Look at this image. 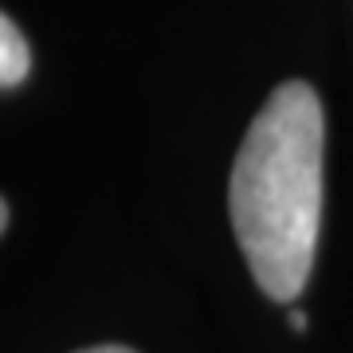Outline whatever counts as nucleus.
Wrapping results in <instances>:
<instances>
[{"label": "nucleus", "mask_w": 353, "mask_h": 353, "mask_svg": "<svg viewBox=\"0 0 353 353\" xmlns=\"http://www.w3.org/2000/svg\"><path fill=\"white\" fill-rule=\"evenodd\" d=\"M326 114L303 79L279 83L252 118L232 165V224L252 279L275 299L303 294L322 228Z\"/></svg>", "instance_id": "obj_1"}, {"label": "nucleus", "mask_w": 353, "mask_h": 353, "mask_svg": "<svg viewBox=\"0 0 353 353\" xmlns=\"http://www.w3.org/2000/svg\"><path fill=\"white\" fill-rule=\"evenodd\" d=\"M290 326H294V330H306V314H303V310H290Z\"/></svg>", "instance_id": "obj_4"}, {"label": "nucleus", "mask_w": 353, "mask_h": 353, "mask_svg": "<svg viewBox=\"0 0 353 353\" xmlns=\"http://www.w3.org/2000/svg\"><path fill=\"white\" fill-rule=\"evenodd\" d=\"M4 224H8V204H4V196H0V232H4Z\"/></svg>", "instance_id": "obj_5"}, {"label": "nucleus", "mask_w": 353, "mask_h": 353, "mask_svg": "<svg viewBox=\"0 0 353 353\" xmlns=\"http://www.w3.org/2000/svg\"><path fill=\"white\" fill-rule=\"evenodd\" d=\"M32 67V51L28 39L20 36V28L0 12V87H16Z\"/></svg>", "instance_id": "obj_2"}, {"label": "nucleus", "mask_w": 353, "mask_h": 353, "mask_svg": "<svg viewBox=\"0 0 353 353\" xmlns=\"http://www.w3.org/2000/svg\"><path fill=\"white\" fill-rule=\"evenodd\" d=\"M79 353H134L126 345H94V350H79Z\"/></svg>", "instance_id": "obj_3"}]
</instances>
